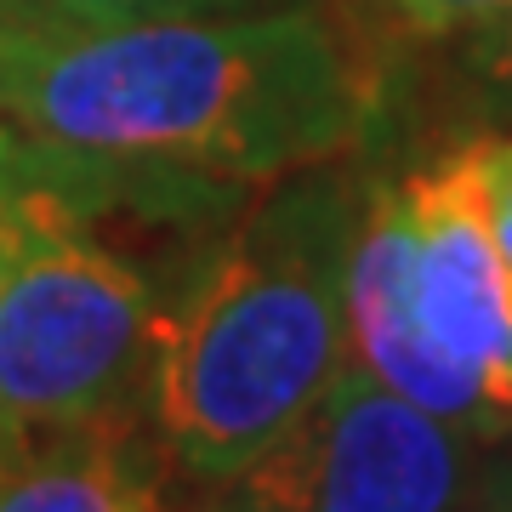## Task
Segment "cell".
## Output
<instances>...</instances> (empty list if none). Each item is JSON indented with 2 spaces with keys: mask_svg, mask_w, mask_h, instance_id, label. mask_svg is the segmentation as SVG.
<instances>
[{
  "mask_svg": "<svg viewBox=\"0 0 512 512\" xmlns=\"http://www.w3.org/2000/svg\"><path fill=\"white\" fill-rule=\"evenodd\" d=\"M296 0H0V18H46V23H154V18H228V12H274Z\"/></svg>",
  "mask_w": 512,
  "mask_h": 512,
  "instance_id": "obj_7",
  "label": "cell"
},
{
  "mask_svg": "<svg viewBox=\"0 0 512 512\" xmlns=\"http://www.w3.org/2000/svg\"><path fill=\"white\" fill-rule=\"evenodd\" d=\"M160 302L103 239L63 217L0 296V450L131 427L154 393Z\"/></svg>",
  "mask_w": 512,
  "mask_h": 512,
  "instance_id": "obj_4",
  "label": "cell"
},
{
  "mask_svg": "<svg viewBox=\"0 0 512 512\" xmlns=\"http://www.w3.org/2000/svg\"><path fill=\"white\" fill-rule=\"evenodd\" d=\"M348 359L473 439L512 433V256L467 148L365 205Z\"/></svg>",
  "mask_w": 512,
  "mask_h": 512,
  "instance_id": "obj_3",
  "label": "cell"
},
{
  "mask_svg": "<svg viewBox=\"0 0 512 512\" xmlns=\"http://www.w3.org/2000/svg\"><path fill=\"white\" fill-rule=\"evenodd\" d=\"M0 512H171L160 461L131 427L69 433L29 450L0 478Z\"/></svg>",
  "mask_w": 512,
  "mask_h": 512,
  "instance_id": "obj_6",
  "label": "cell"
},
{
  "mask_svg": "<svg viewBox=\"0 0 512 512\" xmlns=\"http://www.w3.org/2000/svg\"><path fill=\"white\" fill-rule=\"evenodd\" d=\"M200 512H262V507H256L251 495H239L234 484H222V495H217V501H205Z\"/></svg>",
  "mask_w": 512,
  "mask_h": 512,
  "instance_id": "obj_13",
  "label": "cell"
},
{
  "mask_svg": "<svg viewBox=\"0 0 512 512\" xmlns=\"http://www.w3.org/2000/svg\"><path fill=\"white\" fill-rule=\"evenodd\" d=\"M393 12H399L404 23L427 29V35H444V29H467V23L507 18L512 0H393Z\"/></svg>",
  "mask_w": 512,
  "mask_h": 512,
  "instance_id": "obj_10",
  "label": "cell"
},
{
  "mask_svg": "<svg viewBox=\"0 0 512 512\" xmlns=\"http://www.w3.org/2000/svg\"><path fill=\"white\" fill-rule=\"evenodd\" d=\"M456 512H512V456L473 461V478H467Z\"/></svg>",
  "mask_w": 512,
  "mask_h": 512,
  "instance_id": "obj_11",
  "label": "cell"
},
{
  "mask_svg": "<svg viewBox=\"0 0 512 512\" xmlns=\"http://www.w3.org/2000/svg\"><path fill=\"white\" fill-rule=\"evenodd\" d=\"M370 86L319 12L0 18V131L46 154L274 183L365 131Z\"/></svg>",
  "mask_w": 512,
  "mask_h": 512,
  "instance_id": "obj_1",
  "label": "cell"
},
{
  "mask_svg": "<svg viewBox=\"0 0 512 512\" xmlns=\"http://www.w3.org/2000/svg\"><path fill=\"white\" fill-rule=\"evenodd\" d=\"M365 205L348 177H274L160 313L148 421L194 484H234L348 365V256Z\"/></svg>",
  "mask_w": 512,
  "mask_h": 512,
  "instance_id": "obj_2",
  "label": "cell"
},
{
  "mask_svg": "<svg viewBox=\"0 0 512 512\" xmlns=\"http://www.w3.org/2000/svg\"><path fill=\"white\" fill-rule=\"evenodd\" d=\"M63 217H69L63 194L35 183L29 171H18V165H12V148L0 143V296H6V285H12L18 268L29 262V251H35Z\"/></svg>",
  "mask_w": 512,
  "mask_h": 512,
  "instance_id": "obj_8",
  "label": "cell"
},
{
  "mask_svg": "<svg viewBox=\"0 0 512 512\" xmlns=\"http://www.w3.org/2000/svg\"><path fill=\"white\" fill-rule=\"evenodd\" d=\"M467 154H473L478 188H484V205H490L495 239L512 256V143H473Z\"/></svg>",
  "mask_w": 512,
  "mask_h": 512,
  "instance_id": "obj_9",
  "label": "cell"
},
{
  "mask_svg": "<svg viewBox=\"0 0 512 512\" xmlns=\"http://www.w3.org/2000/svg\"><path fill=\"white\" fill-rule=\"evenodd\" d=\"M467 478L473 433L348 359L234 490L262 512H456Z\"/></svg>",
  "mask_w": 512,
  "mask_h": 512,
  "instance_id": "obj_5",
  "label": "cell"
},
{
  "mask_svg": "<svg viewBox=\"0 0 512 512\" xmlns=\"http://www.w3.org/2000/svg\"><path fill=\"white\" fill-rule=\"evenodd\" d=\"M6 467H12V456H6V450H0V478H6Z\"/></svg>",
  "mask_w": 512,
  "mask_h": 512,
  "instance_id": "obj_14",
  "label": "cell"
},
{
  "mask_svg": "<svg viewBox=\"0 0 512 512\" xmlns=\"http://www.w3.org/2000/svg\"><path fill=\"white\" fill-rule=\"evenodd\" d=\"M478 57H484V69H490L495 80H501V86L512 92V12L501 18V29L484 40V52H478Z\"/></svg>",
  "mask_w": 512,
  "mask_h": 512,
  "instance_id": "obj_12",
  "label": "cell"
}]
</instances>
